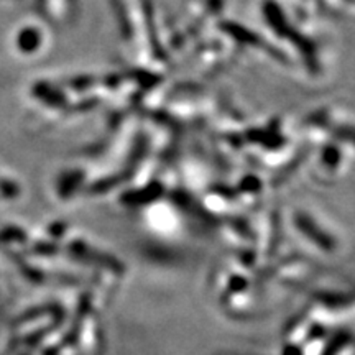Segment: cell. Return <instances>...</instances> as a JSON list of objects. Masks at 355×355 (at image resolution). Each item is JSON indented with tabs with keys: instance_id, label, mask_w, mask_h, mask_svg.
<instances>
[{
	"instance_id": "cell-2",
	"label": "cell",
	"mask_w": 355,
	"mask_h": 355,
	"mask_svg": "<svg viewBox=\"0 0 355 355\" xmlns=\"http://www.w3.org/2000/svg\"><path fill=\"white\" fill-rule=\"evenodd\" d=\"M20 235V230L15 227H7L3 230H0V242H8V241H15L17 237Z\"/></svg>"
},
{
	"instance_id": "cell-1",
	"label": "cell",
	"mask_w": 355,
	"mask_h": 355,
	"mask_svg": "<svg viewBox=\"0 0 355 355\" xmlns=\"http://www.w3.org/2000/svg\"><path fill=\"white\" fill-rule=\"evenodd\" d=\"M40 43V35L35 30H24L19 37V46L24 51H33Z\"/></svg>"
},
{
	"instance_id": "cell-3",
	"label": "cell",
	"mask_w": 355,
	"mask_h": 355,
	"mask_svg": "<svg viewBox=\"0 0 355 355\" xmlns=\"http://www.w3.org/2000/svg\"><path fill=\"white\" fill-rule=\"evenodd\" d=\"M0 193H2V194H6L7 198H12L13 194L17 193V188H15V184L8 183V181H0Z\"/></svg>"
}]
</instances>
